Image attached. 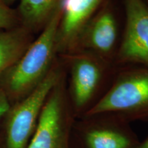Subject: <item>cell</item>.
<instances>
[{"mask_svg":"<svg viewBox=\"0 0 148 148\" xmlns=\"http://www.w3.org/2000/svg\"><path fill=\"white\" fill-rule=\"evenodd\" d=\"M3 1H5L6 4H8V5L11 6V5L13 4L14 3H15L16 1H18V0H3Z\"/></svg>","mask_w":148,"mask_h":148,"instance_id":"2e32d148","label":"cell"},{"mask_svg":"<svg viewBox=\"0 0 148 148\" xmlns=\"http://www.w3.org/2000/svg\"><path fill=\"white\" fill-rule=\"evenodd\" d=\"M10 103L3 92L0 90V123L6 111L10 107Z\"/></svg>","mask_w":148,"mask_h":148,"instance_id":"4fadbf2b","label":"cell"},{"mask_svg":"<svg viewBox=\"0 0 148 148\" xmlns=\"http://www.w3.org/2000/svg\"><path fill=\"white\" fill-rule=\"evenodd\" d=\"M118 38L117 20L107 1L83 29L72 52L86 51L112 63L118 49Z\"/></svg>","mask_w":148,"mask_h":148,"instance_id":"ba28073f","label":"cell"},{"mask_svg":"<svg viewBox=\"0 0 148 148\" xmlns=\"http://www.w3.org/2000/svg\"><path fill=\"white\" fill-rule=\"evenodd\" d=\"M65 75V65L58 56L47 77L35 89L21 100L10 105L0 123L5 147H27L48 96Z\"/></svg>","mask_w":148,"mask_h":148,"instance_id":"3957f363","label":"cell"},{"mask_svg":"<svg viewBox=\"0 0 148 148\" xmlns=\"http://www.w3.org/2000/svg\"><path fill=\"white\" fill-rule=\"evenodd\" d=\"M66 79V73L48 96L26 148H74L72 134L76 117Z\"/></svg>","mask_w":148,"mask_h":148,"instance_id":"277c9868","label":"cell"},{"mask_svg":"<svg viewBox=\"0 0 148 148\" xmlns=\"http://www.w3.org/2000/svg\"><path fill=\"white\" fill-rule=\"evenodd\" d=\"M21 26L16 9L0 0V32Z\"/></svg>","mask_w":148,"mask_h":148,"instance_id":"7c38bea8","label":"cell"},{"mask_svg":"<svg viewBox=\"0 0 148 148\" xmlns=\"http://www.w3.org/2000/svg\"><path fill=\"white\" fill-rule=\"evenodd\" d=\"M15 8L20 23L33 34H38L58 12L65 0H18Z\"/></svg>","mask_w":148,"mask_h":148,"instance_id":"30bf717a","label":"cell"},{"mask_svg":"<svg viewBox=\"0 0 148 148\" xmlns=\"http://www.w3.org/2000/svg\"><path fill=\"white\" fill-rule=\"evenodd\" d=\"M135 148H148V136L143 141H140Z\"/></svg>","mask_w":148,"mask_h":148,"instance_id":"5bb4252c","label":"cell"},{"mask_svg":"<svg viewBox=\"0 0 148 148\" xmlns=\"http://www.w3.org/2000/svg\"><path fill=\"white\" fill-rule=\"evenodd\" d=\"M75 121L73 136L82 148H135L140 140L125 120L114 115L82 116Z\"/></svg>","mask_w":148,"mask_h":148,"instance_id":"8992f818","label":"cell"},{"mask_svg":"<svg viewBox=\"0 0 148 148\" xmlns=\"http://www.w3.org/2000/svg\"><path fill=\"white\" fill-rule=\"evenodd\" d=\"M0 148H6L5 147V138L2 131L0 130Z\"/></svg>","mask_w":148,"mask_h":148,"instance_id":"9a60e30c","label":"cell"},{"mask_svg":"<svg viewBox=\"0 0 148 148\" xmlns=\"http://www.w3.org/2000/svg\"><path fill=\"white\" fill-rule=\"evenodd\" d=\"M62 12L53 16L21 58L0 77V90L10 105L32 92L47 77L58 58L57 32Z\"/></svg>","mask_w":148,"mask_h":148,"instance_id":"6da1fadb","label":"cell"},{"mask_svg":"<svg viewBox=\"0 0 148 148\" xmlns=\"http://www.w3.org/2000/svg\"><path fill=\"white\" fill-rule=\"evenodd\" d=\"M107 0H65L57 32L58 56L74 50L81 33Z\"/></svg>","mask_w":148,"mask_h":148,"instance_id":"9c48e42d","label":"cell"},{"mask_svg":"<svg viewBox=\"0 0 148 148\" xmlns=\"http://www.w3.org/2000/svg\"><path fill=\"white\" fill-rule=\"evenodd\" d=\"M69 73L68 94L76 119L86 113L97 100L111 62L92 53L76 51L58 56Z\"/></svg>","mask_w":148,"mask_h":148,"instance_id":"5b68a950","label":"cell"},{"mask_svg":"<svg viewBox=\"0 0 148 148\" xmlns=\"http://www.w3.org/2000/svg\"><path fill=\"white\" fill-rule=\"evenodd\" d=\"M34 38L22 26L0 32V77L21 58Z\"/></svg>","mask_w":148,"mask_h":148,"instance_id":"8fae6325","label":"cell"},{"mask_svg":"<svg viewBox=\"0 0 148 148\" xmlns=\"http://www.w3.org/2000/svg\"><path fill=\"white\" fill-rule=\"evenodd\" d=\"M124 32L114 61L121 66L139 64L148 69V5L143 0H123Z\"/></svg>","mask_w":148,"mask_h":148,"instance_id":"52a82bcc","label":"cell"},{"mask_svg":"<svg viewBox=\"0 0 148 148\" xmlns=\"http://www.w3.org/2000/svg\"><path fill=\"white\" fill-rule=\"evenodd\" d=\"M101 114L118 116L127 122L148 121L147 68L121 71L82 116Z\"/></svg>","mask_w":148,"mask_h":148,"instance_id":"7a4b0ae2","label":"cell"}]
</instances>
